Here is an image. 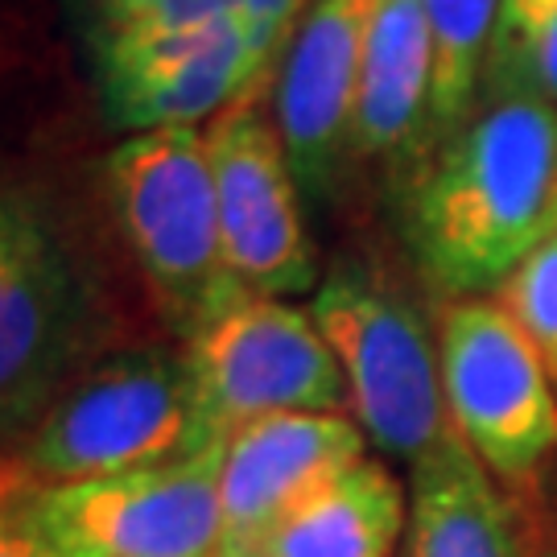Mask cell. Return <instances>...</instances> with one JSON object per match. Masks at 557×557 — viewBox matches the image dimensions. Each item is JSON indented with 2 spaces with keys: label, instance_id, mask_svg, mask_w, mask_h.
<instances>
[{
  "label": "cell",
  "instance_id": "obj_9",
  "mask_svg": "<svg viewBox=\"0 0 557 557\" xmlns=\"http://www.w3.org/2000/svg\"><path fill=\"white\" fill-rule=\"evenodd\" d=\"M223 442L165 467L41 483V517L75 557H215Z\"/></svg>",
  "mask_w": 557,
  "mask_h": 557
},
{
  "label": "cell",
  "instance_id": "obj_16",
  "mask_svg": "<svg viewBox=\"0 0 557 557\" xmlns=\"http://www.w3.org/2000/svg\"><path fill=\"white\" fill-rule=\"evenodd\" d=\"M421 9L434 46V145H442L479 108L499 0H421Z\"/></svg>",
  "mask_w": 557,
  "mask_h": 557
},
{
  "label": "cell",
  "instance_id": "obj_14",
  "mask_svg": "<svg viewBox=\"0 0 557 557\" xmlns=\"http://www.w3.org/2000/svg\"><path fill=\"white\" fill-rule=\"evenodd\" d=\"M409 557H524L517 504L458 438L409 467Z\"/></svg>",
  "mask_w": 557,
  "mask_h": 557
},
{
  "label": "cell",
  "instance_id": "obj_10",
  "mask_svg": "<svg viewBox=\"0 0 557 557\" xmlns=\"http://www.w3.org/2000/svg\"><path fill=\"white\" fill-rule=\"evenodd\" d=\"M91 50L103 112L133 133L199 128L264 83L239 21L120 34L91 41Z\"/></svg>",
  "mask_w": 557,
  "mask_h": 557
},
{
  "label": "cell",
  "instance_id": "obj_5",
  "mask_svg": "<svg viewBox=\"0 0 557 557\" xmlns=\"http://www.w3.org/2000/svg\"><path fill=\"white\" fill-rule=\"evenodd\" d=\"M310 314L343 368L347 409L368 446L413 467L455 434L442 393L438 331L425 326L418 306L384 273L338 260L319 281Z\"/></svg>",
  "mask_w": 557,
  "mask_h": 557
},
{
  "label": "cell",
  "instance_id": "obj_22",
  "mask_svg": "<svg viewBox=\"0 0 557 557\" xmlns=\"http://www.w3.org/2000/svg\"><path fill=\"white\" fill-rule=\"evenodd\" d=\"M215 557H227V554H215Z\"/></svg>",
  "mask_w": 557,
  "mask_h": 557
},
{
  "label": "cell",
  "instance_id": "obj_19",
  "mask_svg": "<svg viewBox=\"0 0 557 557\" xmlns=\"http://www.w3.org/2000/svg\"><path fill=\"white\" fill-rule=\"evenodd\" d=\"M87 38H120L149 29H195L215 21H239V0H79Z\"/></svg>",
  "mask_w": 557,
  "mask_h": 557
},
{
  "label": "cell",
  "instance_id": "obj_23",
  "mask_svg": "<svg viewBox=\"0 0 557 557\" xmlns=\"http://www.w3.org/2000/svg\"><path fill=\"white\" fill-rule=\"evenodd\" d=\"M545 557H549V554H545Z\"/></svg>",
  "mask_w": 557,
  "mask_h": 557
},
{
  "label": "cell",
  "instance_id": "obj_15",
  "mask_svg": "<svg viewBox=\"0 0 557 557\" xmlns=\"http://www.w3.org/2000/svg\"><path fill=\"white\" fill-rule=\"evenodd\" d=\"M409 496L380 458H359L273 529L257 557H393Z\"/></svg>",
  "mask_w": 557,
  "mask_h": 557
},
{
  "label": "cell",
  "instance_id": "obj_18",
  "mask_svg": "<svg viewBox=\"0 0 557 557\" xmlns=\"http://www.w3.org/2000/svg\"><path fill=\"white\" fill-rule=\"evenodd\" d=\"M496 301L512 314L520 331L533 338L537 356L545 359L557 384V220L549 223L537 248L504 277Z\"/></svg>",
  "mask_w": 557,
  "mask_h": 557
},
{
  "label": "cell",
  "instance_id": "obj_1",
  "mask_svg": "<svg viewBox=\"0 0 557 557\" xmlns=\"http://www.w3.org/2000/svg\"><path fill=\"white\" fill-rule=\"evenodd\" d=\"M557 207V108L479 100L421 165L409 195V248L446 298L496 294L549 232Z\"/></svg>",
  "mask_w": 557,
  "mask_h": 557
},
{
  "label": "cell",
  "instance_id": "obj_3",
  "mask_svg": "<svg viewBox=\"0 0 557 557\" xmlns=\"http://www.w3.org/2000/svg\"><path fill=\"white\" fill-rule=\"evenodd\" d=\"M100 335V289L59 215L0 178V442L38 425Z\"/></svg>",
  "mask_w": 557,
  "mask_h": 557
},
{
  "label": "cell",
  "instance_id": "obj_13",
  "mask_svg": "<svg viewBox=\"0 0 557 557\" xmlns=\"http://www.w3.org/2000/svg\"><path fill=\"white\" fill-rule=\"evenodd\" d=\"M434 145V46L421 0H376L359 71L351 158L405 161Z\"/></svg>",
  "mask_w": 557,
  "mask_h": 557
},
{
  "label": "cell",
  "instance_id": "obj_11",
  "mask_svg": "<svg viewBox=\"0 0 557 557\" xmlns=\"http://www.w3.org/2000/svg\"><path fill=\"white\" fill-rule=\"evenodd\" d=\"M376 0H306L285 46L277 128L301 195L322 202L351 158L359 71Z\"/></svg>",
  "mask_w": 557,
  "mask_h": 557
},
{
  "label": "cell",
  "instance_id": "obj_6",
  "mask_svg": "<svg viewBox=\"0 0 557 557\" xmlns=\"http://www.w3.org/2000/svg\"><path fill=\"white\" fill-rule=\"evenodd\" d=\"M438 363L458 438L504 492H533L557 450V384L533 338L499 301H446Z\"/></svg>",
  "mask_w": 557,
  "mask_h": 557
},
{
  "label": "cell",
  "instance_id": "obj_2",
  "mask_svg": "<svg viewBox=\"0 0 557 557\" xmlns=\"http://www.w3.org/2000/svg\"><path fill=\"white\" fill-rule=\"evenodd\" d=\"M215 442L223 438L207 421L186 351L124 347L62 388L17 458L41 483H79L182 462Z\"/></svg>",
  "mask_w": 557,
  "mask_h": 557
},
{
  "label": "cell",
  "instance_id": "obj_21",
  "mask_svg": "<svg viewBox=\"0 0 557 557\" xmlns=\"http://www.w3.org/2000/svg\"><path fill=\"white\" fill-rule=\"evenodd\" d=\"M554 220H557V207H554Z\"/></svg>",
  "mask_w": 557,
  "mask_h": 557
},
{
  "label": "cell",
  "instance_id": "obj_17",
  "mask_svg": "<svg viewBox=\"0 0 557 557\" xmlns=\"http://www.w3.org/2000/svg\"><path fill=\"white\" fill-rule=\"evenodd\" d=\"M479 100L557 108V0H499Z\"/></svg>",
  "mask_w": 557,
  "mask_h": 557
},
{
  "label": "cell",
  "instance_id": "obj_8",
  "mask_svg": "<svg viewBox=\"0 0 557 557\" xmlns=\"http://www.w3.org/2000/svg\"><path fill=\"white\" fill-rule=\"evenodd\" d=\"M207 158L220 202L223 257L248 294L294 298L319 289V260L301 220V186L281 140L277 116L257 96L207 120Z\"/></svg>",
  "mask_w": 557,
  "mask_h": 557
},
{
  "label": "cell",
  "instance_id": "obj_7",
  "mask_svg": "<svg viewBox=\"0 0 557 557\" xmlns=\"http://www.w3.org/2000/svg\"><path fill=\"white\" fill-rule=\"evenodd\" d=\"M182 351L220 438L273 413H347V380L310 306L244 289Z\"/></svg>",
  "mask_w": 557,
  "mask_h": 557
},
{
  "label": "cell",
  "instance_id": "obj_4",
  "mask_svg": "<svg viewBox=\"0 0 557 557\" xmlns=\"http://www.w3.org/2000/svg\"><path fill=\"white\" fill-rule=\"evenodd\" d=\"M120 236L182 338L220 314L244 285L223 257L220 202L202 128L124 137L103 161Z\"/></svg>",
  "mask_w": 557,
  "mask_h": 557
},
{
  "label": "cell",
  "instance_id": "obj_20",
  "mask_svg": "<svg viewBox=\"0 0 557 557\" xmlns=\"http://www.w3.org/2000/svg\"><path fill=\"white\" fill-rule=\"evenodd\" d=\"M38 487L21 458H0V557H75L38 508Z\"/></svg>",
  "mask_w": 557,
  "mask_h": 557
},
{
  "label": "cell",
  "instance_id": "obj_12",
  "mask_svg": "<svg viewBox=\"0 0 557 557\" xmlns=\"http://www.w3.org/2000/svg\"><path fill=\"white\" fill-rule=\"evenodd\" d=\"M359 458H368V438L351 413H273L232 430L220 471V554L257 557L301 499Z\"/></svg>",
  "mask_w": 557,
  "mask_h": 557
}]
</instances>
